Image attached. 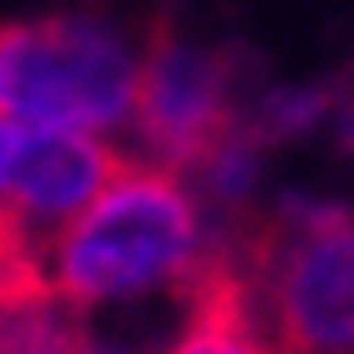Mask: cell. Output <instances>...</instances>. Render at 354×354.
I'll return each instance as SVG.
<instances>
[{"label": "cell", "instance_id": "7a4b0ae2", "mask_svg": "<svg viewBox=\"0 0 354 354\" xmlns=\"http://www.w3.org/2000/svg\"><path fill=\"white\" fill-rule=\"evenodd\" d=\"M227 241L261 300L276 354L354 349V207L281 197L266 216L227 212Z\"/></svg>", "mask_w": 354, "mask_h": 354}, {"label": "cell", "instance_id": "277c9868", "mask_svg": "<svg viewBox=\"0 0 354 354\" xmlns=\"http://www.w3.org/2000/svg\"><path fill=\"white\" fill-rule=\"evenodd\" d=\"M128 123L138 128L153 162L172 172H202L246 123L241 55L232 44H202L153 25Z\"/></svg>", "mask_w": 354, "mask_h": 354}, {"label": "cell", "instance_id": "ba28073f", "mask_svg": "<svg viewBox=\"0 0 354 354\" xmlns=\"http://www.w3.org/2000/svg\"><path fill=\"white\" fill-rule=\"evenodd\" d=\"M344 148H354V109H349V118H344Z\"/></svg>", "mask_w": 354, "mask_h": 354}, {"label": "cell", "instance_id": "8992f818", "mask_svg": "<svg viewBox=\"0 0 354 354\" xmlns=\"http://www.w3.org/2000/svg\"><path fill=\"white\" fill-rule=\"evenodd\" d=\"M177 295L187 315L167 354H276L261 300L227 241L207 236L202 256L177 281Z\"/></svg>", "mask_w": 354, "mask_h": 354}, {"label": "cell", "instance_id": "5b68a950", "mask_svg": "<svg viewBox=\"0 0 354 354\" xmlns=\"http://www.w3.org/2000/svg\"><path fill=\"white\" fill-rule=\"evenodd\" d=\"M128 167V153L79 128L0 118V212L44 246L69 216H79L113 177Z\"/></svg>", "mask_w": 354, "mask_h": 354}, {"label": "cell", "instance_id": "52a82bcc", "mask_svg": "<svg viewBox=\"0 0 354 354\" xmlns=\"http://www.w3.org/2000/svg\"><path fill=\"white\" fill-rule=\"evenodd\" d=\"M35 300H55L50 276H44V246L10 212H0V310Z\"/></svg>", "mask_w": 354, "mask_h": 354}, {"label": "cell", "instance_id": "6da1fadb", "mask_svg": "<svg viewBox=\"0 0 354 354\" xmlns=\"http://www.w3.org/2000/svg\"><path fill=\"white\" fill-rule=\"evenodd\" d=\"M202 246L207 227L183 172L128 158L113 183L44 241V276L55 300L88 310L177 286Z\"/></svg>", "mask_w": 354, "mask_h": 354}, {"label": "cell", "instance_id": "9c48e42d", "mask_svg": "<svg viewBox=\"0 0 354 354\" xmlns=\"http://www.w3.org/2000/svg\"><path fill=\"white\" fill-rule=\"evenodd\" d=\"M88 354H104V349H88Z\"/></svg>", "mask_w": 354, "mask_h": 354}, {"label": "cell", "instance_id": "3957f363", "mask_svg": "<svg viewBox=\"0 0 354 354\" xmlns=\"http://www.w3.org/2000/svg\"><path fill=\"white\" fill-rule=\"evenodd\" d=\"M143 50L99 10L0 20V118L99 133L133 113Z\"/></svg>", "mask_w": 354, "mask_h": 354}]
</instances>
